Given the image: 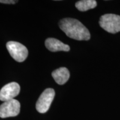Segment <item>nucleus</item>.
Masks as SVG:
<instances>
[{
  "instance_id": "obj_7",
  "label": "nucleus",
  "mask_w": 120,
  "mask_h": 120,
  "mask_svg": "<svg viewBox=\"0 0 120 120\" xmlns=\"http://www.w3.org/2000/svg\"><path fill=\"white\" fill-rule=\"evenodd\" d=\"M45 46L50 51H69L70 47L68 45L64 44L57 39L53 38H49L45 41Z\"/></svg>"
},
{
  "instance_id": "obj_3",
  "label": "nucleus",
  "mask_w": 120,
  "mask_h": 120,
  "mask_svg": "<svg viewBox=\"0 0 120 120\" xmlns=\"http://www.w3.org/2000/svg\"><path fill=\"white\" fill-rule=\"evenodd\" d=\"M6 47L11 56L17 62H23L27 57L28 49L21 43L9 41L7 43Z\"/></svg>"
},
{
  "instance_id": "obj_4",
  "label": "nucleus",
  "mask_w": 120,
  "mask_h": 120,
  "mask_svg": "<svg viewBox=\"0 0 120 120\" xmlns=\"http://www.w3.org/2000/svg\"><path fill=\"white\" fill-rule=\"evenodd\" d=\"M55 95L53 88H47L42 93L37 100L36 108L37 111L41 113H46L50 107Z\"/></svg>"
},
{
  "instance_id": "obj_5",
  "label": "nucleus",
  "mask_w": 120,
  "mask_h": 120,
  "mask_svg": "<svg viewBox=\"0 0 120 120\" xmlns=\"http://www.w3.org/2000/svg\"><path fill=\"white\" fill-rule=\"evenodd\" d=\"M20 103L15 99L4 102L0 106V117L4 118L17 116L20 112Z\"/></svg>"
},
{
  "instance_id": "obj_10",
  "label": "nucleus",
  "mask_w": 120,
  "mask_h": 120,
  "mask_svg": "<svg viewBox=\"0 0 120 120\" xmlns=\"http://www.w3.org/2000/svg\"><path fill=\"white\" fill-rule=\"evenodd\" d=\"M17 2V1L14 0H0V3L6 4H15Z\"/></svg>"
},
{
  "instance_id": "obj_8",
  "label": "nucleus",
  "mask_w": 120,
  "mask_h": 120,
  "mask_svg": "<svg viewBox=\"0 0 120 120\" xmlns=\"http://www.w3.org/2000/svg\"><path fill=\"white\" fill-rule=\"evenodd\" d=\"M52 76L57 83L62 85L68 80L70 74L67 68L61 67L52 72Z\"/></svg>"
},
{
  "instance_id": "obj_2",
  "label": "nucleus",
  "mask_w": 120,
  "mask_h": 120,
  "mask_svg": "<svg viewBox=\"0 0 120 120\" xmlns=\"http://www.w3.org/2000/svg\"><path fill=\"white\" fill-rule=\"evenodd\" d=\"M100 26L110 34L120 32V16L115 14H105L100 17Z\"/></svg>"
},
{
  "instance_id": "obj_9",
  "label": "nucleus",
  "mask_w": 120,
  "mask_h": 120,
  "mask_svg": "<svg viewBox=\"0 0 120 120\" xmlns=\"http://www.w3.org/2000/svg\"><path fill=\"white\" fill-rule=\"evenodd\" d=\"M97 4L95 0H82L76 2L75 6L79 11L84 12L95 8Z\"/></svg>"
},
{
  "instance_id": "obj_1",
  "label": "nucleus",
  "mask_w": 120,
  "mask_h": 120,
  "mask_svg": "<svg viewBox=\"0 0 120 120\" xmlns=\"http://www.w3.org/2000/svg\"><path fill=\"white\" fill-rule=\"evenodd\" d=\"M60 28L70 38L79 41H88L91 35L88 30L76 19L66 18L59 22Z\"/></svg>"
},
{
  "instance_id": "obj_6",
  "label": "nucleus",
  "mask_w": 120,
  "mask_h": 120,
  "mask_svg": "<svg viewBox=\"0 0 120 120\" xmlns=\"http://www.w3.org/2000/svg\"><path fill=\"white\" fill-rule=\"evenodd\" d=\"M20 86L16 82H11L4 86L0 90V100L3 102L14 99L19 94Z\"/></svg>"
}]
</instances>
